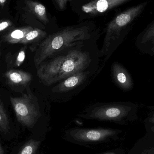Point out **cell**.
<instances>
[{
  "label": "cell",
  "mask_w": 154,
  "mask_h": 154,
  "mask_svg": "<svg viewBox=\"0 0 154 154\" xmlns=\"http://www.w3.org/2000/svg\"><path fill=\"white\" fill-rule=\"evenodd\" d=\"M33 28L35 27L26 26L15 29L5 35L3 37L4 40L11 44H19L24 38L26 34Z\"/></svg>",
  "instance_id": "12"
},
{
  "label": "cell",
  "mask_w": 154,
  "mask_h": 154,
  "mask_svg": "<svg viewBox=\"0 0 154 154\" xmlns=\"http://www.w3.org/2000/svg\"><path fill=\"white\" fill-rule=\"evenodd\" d=\"M93 1H95V0H71L69 3L71 7H73Z\"/></svg>",
  "instance_id": "20"
},
{
  "label": "cell",
  "mask_w": 154,
  "mask_h": 154,
  "mask_svg": "<svg viewBox=\"0 0 154 154\" xmlns=\"http://www.w3.org/2000/svg\"><path fill=\"white\" fill-rule=\"evenodd\" d=\"M9 122L8 116L2 104L0 102V130L7 132L9 130Z\"/></svg>",
  "instance_id": "15"
},
{
  "label": "cell",
  "mask_w": 154,
  "mask_h": 154,
  "mask_svg": "<svg viewBox=\"0 0 154 154\" xmlns=\"http://www.w3.org/2000/svg\"><path fill=\"white\" fill-rule=\"evenodd\" d=\"M152 130L154 133V126L152 127Z\"/></svg>",
  "instance_id": "27"
},
{
  "label": "cell",
  "mask_w": 154,
  "mask_h": 154,
  "mask_svg": "<svg viewBox=\"0 0 154 154\" xmlns=\"http://www.w3.org/2000/svg\"><path fill=\"white\" fill-rule=\"evenodd\" d=\"M0 154H4V150L0 144Z\"/></svg>",
  "instance_id": "25"
},
{
  "label": "cell",
  "mask_w": 154,
  "mask_h": 154,
  "mask_svg": "<svg viewBox=\"0 0 154 154\" xmlns=\"http://www.w3.org/2000/svg\"><path fill=\"white\" fill-rule=\"evenodd\" d=\"M71 1V0H59L56 8L59 11H64L67 8L68 3L70 2Z\"/></svg>",
  "instance_id": "19"
},
{
  "label": "cell",
  "mask_w": 154,
  "mask_h": 154,
  "mask_svg": "<svg viewBox=\"0 0 154 154\" xmlns=\"http://www.w3.org/2000/svg\"><path fill=\"white\" fill-rule=\"evenodd\" d=\"M90 62L87 52L73 50L41 64L38 67L37 75L44 84L50 86L84 71Z\"/></svg>",
  "instance_id": "2"
},
{
  "label": "cell",
  "mask_w": 154,
  "mask_h": 154,
  "mask_svg": "<svg viewBox=\"0 0 154 154\" xmlns=\"http://www.w3.org/2000/svg\"><path fill=\"white\" fill-rule=\"evenodd\" d=\"M39 145V142L31 140L25 144L18 154H35Z\"/></svg>",
  "instance_id": "14"
},
{
  "label": "cell",
  "mask_w": 154,
  "mask_h": 154,
  "mask_svg": "<svg viewBox=\"0 0 154 154\" xmlns=\"http://www.w3.org/2000/svg\"><path fill=\"white\" fill-rule=\"evenodd\" d=\"M13 23L11 20H4L0 21V32L11 27Z\"/></svg>",
  "instance_id": "18"
},
{
  "label": "cell",
  "mask_w": 154,
  "mask_h": 154,
  "mask_svg": "<svg viewBox=\"0 0 154 154\" xmlns=\"http://www.w3.org/2000/svg\"><path fill=\"white\" fill-rule=\"evenodd\" d=\"M7 0H0V6L2 8L4 7Z\"/></svg>",
  "instance_id": "22"
},
{
  "label": "cell",
  "mask_w": 154,
  "mask_h": 154,
  "mask_svg": "<svg viewBox=\"0 0 154 154\" xmlns=\"http://www.w3.org/2000/svg\"><path fill=\"white\" fill-rule=\"evenodd\" d=\"M89 72L84 71L76 73L64 79L63 81L54 87L52 89L55 92H66L76 88L85 81Z\"/></svg>",
  "instance_id": "9"
},
{
  "label": "cell",
  "mask_w": 154,
  "mask_h": 154,
  "mask_svg": "<svg viewBox=\"0 0 154 154\" xmlns=\"http://www.w3.org/2000/svg\"><path fill=\"white\" fill-rule=\"evenodd\" d=\"M10 100L19 123L28 127H32L39 117L38 106L36 99L29 94L22 97H10Z\"/></svg>",
  "instance_id": "5"
},
{
  "label": "cell",
  "mask_w": 154,
  "mask_h": 154,
  "mask_svg": "<svg viewBox=\"0 0 154 154\" xmlns=\"http://www.w3.org/2000/svg\"><path fill=\"white\" fill-rule=\"evenodd\" d=\"M132 0H95L71 7L80 21L107 14L110 11Z\"/></svg>",
  "instance_id": "4"
},
{
  "label": "cell",
  "mask_w": 154,
  "mask_h": 154,
  "mask_svg": "<svg viewBox=\"0 0 154 154\" xmlns=\"http://www.w3.org/2000/svg\"><path fill=\"white\" fill-rule=\"evenodd\" d=\"M147 4V2H145L128 8L117 14L108 23L105 29L102 53H106L111 44L120 38L122 34L142 13Z\"/></svg>",
  "instance_id": "3"
},
{
  "label": "cell",
  "mask_w": 154,
  "mask_h": 154,
  "mask_svg": "<svg viewBox=\"0 0 154 154\" xmlns=\"http://www.w3.org/2000/svg\"><path fill=\"white\" fill-rule=\"evenodd\" d=\"M48 34L46 31L38 28H33L32 30L30 31L26 34L24 38L19 44L27 45L28 44L38 42L39 44L48 36Z\"/></svg>",
  "instance_id": "13"
},
{
  "label": "cell",
  "mask_w": 154,
  "mask_h": 154,
  "mask_svg": "<svg viewBox=\"0 0 154 154\" xmlns=\"http://www.w3.org/2000/svg\"><path fill=\"white\" fill-rule=\"evenodd\" d=\"M141 154H154V147L145 149L141 152Z\"/></svg>",
  "instance_id": "21"
},
{
  "label": "cell",
  "mask_w": 154,
  "mask_h": 154,
  "mask_svg": "<svg viewBox=\"0 0 154 154\" xmlns=\"http://www.w3.org/2000/svg\"><path fill=\"white\" fill-rule=\"evenodd\" d=\"M59 1V0H52V2H53V3H54L56 8L57 7Z\"/></svg>",
  "instance_id": "23"
},
{
  "label": "cell",
  "mask_w": 154,
  "mask_h": 154,
  "mask_svg": "<svg viewBox=\"0 0 154 154\" xmlns=\"http://www.w3.org/2000/svg\"><path fill=\"white\" fill-rule=\"evenodd\" d=\"M131 110L130 107L121 105H106L96 107L86 117L102 120H118L126 116Z\"/></svg>",
  "instance_id": "7"
},
{
  "label": "cell",
  "mask_w": 154,
  "mask_h": 154,
  "mask_svg": "<svg viewBox=\"0 0 154 154\" xmlns=\"http://www.w3.org/2000/svg\"><path fill=\"white\" fill-rule=\"evenodd\" d=\"M112 75L116 84L125 90H129L133 87V82L129 73L121 65L115 63L112 67Z\"/></svg>",
  "instance_id": "10"
},
{
  "label": "cell",
  "mask_w": 154,
  "mask_h": 154,
  "mask_svg": "<svg viewBox=\"0 0 154 154\" xmlns=\"http://www.w3.org/2000/svg\"><path fill=\"white\" fill-rule=\"evenodd\" d=\"M153 46L152 49V50L153 52H154V40H153Z\"/></svg>",
  "instance_id": "26"
},
{
  "label": "cell",
  "mask_w": 154,
  "mask_h": 154,
  "mask_svg": "<svg viewBox=\"0 0 154 154\" xmlns=\"http://www.w3.org/2000/svg\"><path fill=\"white\" fill-rule=\"evenodd\" d=\"M23 2L24 10L36 28L45 30L49 26L57 25L56 17L48 11L43 4L36 0H24Z\"/></svg>",
  "instance_id": "6"
},
{
  "label": "cell",
  "mask_w": 154,
  "mask_h": 154,
  "mask_svg": "<svg viewBox=\"0 0 154 154\" xmlns=\"http://www.w3.org/2000/svg\"><path fill=\"white\" fill-rule=\"evenodd\" d=\"M25 48H23L18 53L15 62L16 66L19 67L23 63L25 58Z\"/></svg>",
  "instance_id": "17"
},
{
  "label": "cell",
  "mask_w": 154,
  "mask_h": 154,
  "mask_svg": "<svg viewBox=\"0 0 154 154\" xmlns=\"http://www.w3.org/2000/svg\"><path fill=\"white\" fill-rule=\"evenodd\" d=\"M99 32V29L95 23L87 20L49 34L37 46L34 57L35 66L38 67L48 58L65 49L91 39Z\"/></svg>",
  "instance_id": "1"
},
{
  "label": "cell",
  "mask_w": 154,
  "mask_h": 154,
  "mask_svg": "<svg viewBox=\"0 0 154 154\" xmlns=\"http://www.w3.org/2000/svg\"><path fill=\"white\" fill-rule=\"evenodd\" d=\"M115 134V131L110 129H79L75 131L73 134V137L79 141L95 142L103 140Z\"/></svg>",
  "instance_id": "8"
},
{
  "label": "cell",
  "mask_w": 154,
  "mask_h": 154,
  "mask_svg": "<svg viewBox=\"0 0 154 154\" xmlns=\"http://www.w3.org/2000/svg\"><path fill=\"white\" fill-rule=\"evenodd\" d=\"M154 40V21L148 26L142 35L141 42L146 43Z\"/></svg>",
  "instance_id": "16"
},
{
  "label": "cell",
  "mask_w": 154,
  "mask_h": 154,
  "mask_svg": "<svg viewBox=\"0 0 154 154\" xmlns=\"http://www.w3.org/2000/svg\"><path fill=\"white\" fill-rule=\"evenodd\" d=\"M7 83L11 86L24 87L29 84L32 76L29 72L17 69H11L5 74Z\"/></svg>",
  "instance_id": "11"
},
{
  "label": "cell",
  "mask_w": 154,
  "mask_h": 154,
  "mask_svg": "<svg viewBox=\"0 0 154 154\" xmlns=\"http://www.w3.org/2000/svg\"><path fill=\"white\" fill-rule=\"evenodd\" d=\"M149 121H150V122H151V123L154 124V115L152 117L150 118V119H149Z\"/></svg>",
  "instance_id": "24"
}]
</instances>
